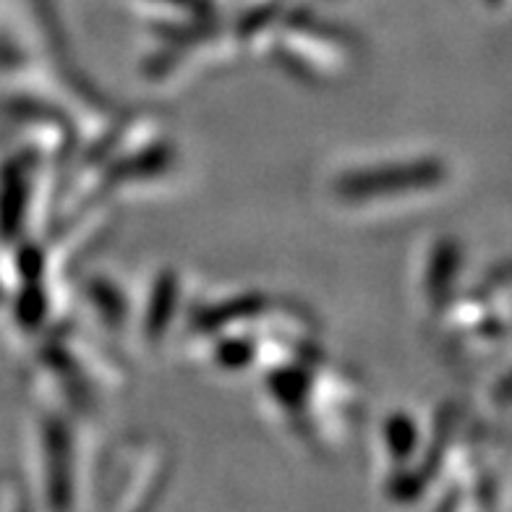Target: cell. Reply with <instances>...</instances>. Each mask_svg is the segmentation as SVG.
<instances>
[{"label":"cell","instance_id":"obj_6","mask_svg":"<svg viewBox=\"0 0 512 512\" xmlns=\"http://www.w3.org/2000/svg\"><path fill=\"white\" fill-rule=\"evenodd\" d=\"M460 262H463V254H460V246L452 238H442L434 246L429 270H426V293L432 296L437 306H442V301L452 293L455 277L460 272Z\"/></svg>","mask_w":512,"mask_h":512},{"label":"cell","instance_id":"obj_8","mask_svg":"<svg viewBox=\"0 0 512 512\" xmlns=\"http://www.w3.org/2000/svg\"><path fill=\"white\" fill-rule=\"evenodd\" d=\"M384 445L390 450L392 460L398 465L411 463V458L418 450V424L411 416L405 413H392L387 421H384Z\"/></svg>","mask_w":512,"mask_h":512},{"label":"cell","instance_id":"obj_1","mask_svg":"<svg viewBox=\"0 0 512 512\" xmlns=\"http://www.w3.org/2000/svg\"><path fill=\"white\" fill-rule=\"evenodd\" d=\"M447 170L437 160L387 162L374 168H361L337 178V194L348 202H364L374 196L405 194V191L434 189L445 181Z\"/></svg>","mask_w":512,"mask_h":512},{"label":"cell","instance_id":"obj_11","mask_svg":"<svg viewBox=\"0 0 512 512\" xmlns=\"http://www.w3.org/2000/svg\"><path fill=\"white\" fill-rule=\"evenodd\" d=\"M87 293L95 309L100 311V317L110 327H123V322H126V298L121 296V290L110 285L108 280H95V283L89 285Z\"/></svg>","mask_w":512,"mask_h":512},{"label":"cell","instance_id":"obj_7","mask_svg":"<svg viewBox=\"0 0 512 512\" xmlns=\"http://www.w3.org/2000/svg\"><path fill=\"white\" fill-rule=\"evenodd\" d=\"M267 309V298L259 293H246L233 301H225L220 306H209L196 317V330L199 332H220L225 327H233L238 322H249V319L259 317Z\"/></svg>","mask_w":512,"mask_h":512},{"label":"cell","instance_id":"obj_3","mask_svg":"<svg viewBox=\"0 0 512 512\" xmlns=\"http://www.w3.org/2000/svg\"><path fill=\"white\" fill-rule=\"evenodd\" d=\"M29 207V170L24 162H11L0 178V233L14 238L24 225Z\"/></svg>","mask_w":512,"mask_h":512},{"label":"cell","instance_id":"obj_5","mask_svg":"<svg viewBox=\"0 0 512 512\" xmlns=\"http://www.w3.org/2000/svg\"><path fill=\"white\" fill-rule=\"evenodd\" d=\"M311 387H314L311 371L298 364L280 366V369L272 371L270 377H267V390H270V395L290 413L306 411Z\"/></svg>","mask_w":512,"mask_h":512},{"label":"cell","instance_id":"obj_2","mask_svg":"<svg viewBox=\"0 0 512 512\" xmlns=\"http://www.w3.org/2000/svg\"><path fill=\"white\" fill-rule=\"evenodd\" d=\"M45 481L48 499L55 507L71 502V437L61 421L45 424Z\"/></svg>","mask_w":512,"mask_h":512},{"label":"cell","instance_id":"obj_9","mask_svg":"<svg viewBox=\"0 0 512 512\" xmlns=\"http://www.w3.org/2000/svg\"><path fill=\"white\" fill-rule=\"evenodd\" d=\"M256 343L254 337L246 335H225L220 337V343L215 345V361L223 369L238 371L246 369L256 361Z\"/></svg>","mask_w":512,"mask_h":512},{"label":"cell","instance_id":"obj_12","mask_svg":"<svg viewBox=\"0 0 512 512\" xmlns=\"http://www.w3.org/2000/svg\"><path fill=\"white\" fill-rule=\"evenodd\" d=\"M19 272L24 275L27 283L40 280L42 272H45V254H42L40 246H27V249L19 254Z\"/></svg>","mask_w":512,"mask_h":512},{"label":"cell","instance_id":"obj_10","mask_svg":"<svg viewBox=\"0 0 512 512\" xmlns=\"http://www.w3.org/2000/svg\"><path fill=\"white\" fill-rule=\"evenodd\" d=\"M48 309V296H45L40 280L27 283V288L16 298V319L24 330H37L48 319Z\"/></svg>","mask_w":512,"mask_h":512},{"label":"cell","instance_id":"obj_4","mask_svg":"<svg viewBox=\"0 0 512 512\" xmlns=\"http://www.w3.org/2000/svg\"><path fill=\"white\" fill-rule=\"evenodd\" d=\"M178 296H181V283H178L176 272L165 270L155 280L147 304V317H144V335L149 343H160L165 332L170 330L173 317H176Z\"/></svg>","mask_w":512,"mask_h":512}]
</instances>
